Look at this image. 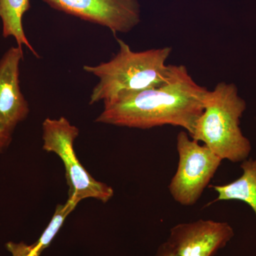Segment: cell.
Returning <instances> with one entry per match:
<instances>
[{
    "label": "cell",
    "instance_id": "obj_1",
    "mask_svg": "<svg viewBox=\"0 0 256 256\" xmlns=\"http://www.w3.org/2000/svg\"><path fill=\"white\" fill-rule=\"evenodd\" d=\"M208 92L194 80L186 66L172 65L169 78L158 86L104 102L96 122L138 129L172 126L190 134L203 112Z\"/></svg>",
    "mask_w": 256,
    "mask_h": 256
},
{
    "label": "cell",
    "instance_id": "obj_10",
    "mask_svg": "<svg viewBox=\"0 0 256 256\" xmlns=\"http://www.w3.org/2000/svg\"><path fill=\"white\" fill-rule=\"evenodd\" d=\"M30 9V0H0L2 36L4 38L13 37L18 46H26L36 58H40V55L28 42L24 30L23 16Z\"/></svg>",
    "mask_w": 256,
    "mask_h": 256
},
{
    "label": "cell",
    "instance_id": "obj_6",
    "mask_svg": "<svg viewBox=\"0 0 256 256\" xmlns=\"http://www.w3.org/2000/svg\"><path fill=\"white\" fill-rule=\"evenodd\" d=\"M58 11L127 34L141 22L139 0H42Z\"/></svg>",
    "mask_w": 256,
    "mask_h": 256
},
{
    "label": "cell",
    "instance_id": "obj_13",
    "mask_svg": "<svg viewBox=\"0 0 256 256\" xmlns=\"http://www.w3.org/2000/svg\"><path fill=\"white\" fill-rule=\"evenodd\" d=\"M12 141V132L0 124V152L8 148Z\"/></svg>",
    "mask_w": 256,
    "mask_h": 256
},
{
    "label": "cell",
    "instance_id": "obj_14",
    "mask_svg": "<svg viewBox=\"0 0 256 256\" xmlns=\"http://www.w3.org/2000/svg\"><path fill=\"white\" fill-rule=\"evenodd\" d=\"M154 256H180L171 248L166 242H163L158 248Z\"/></svg>",
    "mask_w": 256,
    "mask_h": 256
},
{
    "label": "cell",
    "instance_id": "obj_7",
    "mask_svg": "<svg viewBox=\"0 0 256 256\" xmlns=\"http://www.w3.org/2000/svg\"><path fill=\"white\" fill-rule=\"evenodd\" d=\"M234 235L227 222L200 220L174 226L165 242L180 256H213Z\"/></svg>",
    "mask_w": 256,
    "mask_h": 256
},
{
    "label": "cell",
    "instance_id": "obj_9",
    "mask_svg": "<svg viewBox=\"0 0 256 256\" xmlns=\"http://www.w3.org/2000/svg\"><path fill=\"white\" fill-rule=\"evenodd\" d=\"M242 174L230 183L212 188L218 194L214 202L240 201L252 208L256 218V159L244 160L240 164Z\"/></svg>",
    "mask_w": 256,
    "mask_h": 256
},
{
    "label": "cell",
    "instance_id": "obj_11",
    "mask_svg": "<svg viewBox=\"0 0 256 256\" xmlns=\"http://www.w3.org/2000/svg\"><path fill=\"white\" fill-rule=\"evenodd\" d=\"M77 204H78L72 200H68L64 204H58L57 206L50 224L44 230L38 240L33 244L35 249L40 254H42V252L50 245V242L60 232L66 218L75 210Z\"/></svg>",
    "mask_w": 256,
    "mask_h": 256
},
{
    "label": "cell",
    "instance_id": "obj_2",
    "mask_svg": "<svg viewBox=\"0 0 256 256\" xmlns=\"http://www.w3.org/2000/svg\"><path fill=\"white\" fill-rule=\"evenodd\" d=\"M117 42L118 52L110 60L84 66L86 72L99 79L90 96V105L158 86L169 78L172 65L166 62L171 47L134 52L120 38H117Z\"/></svg>",
    "mask_w": 256,
    "mask_h": 256
},
{
    "label": "cell",
    "instance_id": "obj_3",
    "mask_svg": "<svg viewBox=\"0 0 256 256\" xmlns=\"http://www.w3.org/2000/svg\"><path fill=\"white\" fill-rule=\"evenodd\" d=\"M246 108L235 84L218 82L208 90L203 112L190 137L203 142L222 160L242 162L252 150V142L240 128V119Z\"/></svg>",
    "mask_w": 256,
    "mask_h": 256
},
{
    "label": "cell",
    "instance_id": "obj_8",
    "mask_svg": "<svg viewBox=\"0 0 256 256\" xmlns=\"http://www.w3.org/2000/svg\"><path fill=\"white\" fill-rule=\"evenodd\" d=\"M23 48L12 46L0 58V124L12 132L30 114V106L20 84Z\"/></svg>",
    "mask_w": 256,
    "mask_h": 256
},
{
    "label": "cell",
    "instance_id": "obj_4",
    "mask_svg": "<svg viewBox=\"0 0 256 256\" xmlns=\"http://www.w3.org/2000/svg\"><path fill=\"white\" fill-rule=\"evenodd\" d=\"M43 149L57 154L65 166L68 186V198L76 204L88 198L106 203L112 198L114 190L105 183L97 181L80 164L74 151V144L79 129L64 117L46 118L42 124Z\"/></svg>",
    "mask_w": 256,
    "mask_h": 256
},
{
    "label": "cell",
    "instance_id": "obj_12",
    "mask_svg": "<svg viewBox=\"0 0 256 256\" xmlns=\"http://www.w3.org/2000/svg\"><path fill=\"white\" fill-rule=\"evenodd\" d=\"M6 248L11 252L12 256H40V254L33 244L26 245L24 242H18L15 244L13 242H9L6 244Z\"/></svg>",
    "mask_w": 256,
    "mask_h": 256
},
{
    "label": "cell",
    "instance_id": "obj_5",
    "mask_svg": "<svg viewBox=\"0 0 256 256\" xmlns=\"http://www.w3.org/2000/svg\"><path fill=\"white\" fill-rule=\"evenodd\" d=\"M178 162L169 184L175 202L184 206H193L200 200L223 161L208 146L192 139L186 131L176 137Z\"/></svg>",
    "mask_w": 256,
    "mask_h": 256
}]
</instances>
